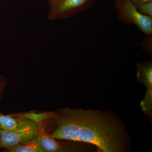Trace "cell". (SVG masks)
Instances as JSON below:
<instances>
[{"mask_svg": "<svg viewBox=\"0 0 152 152\" xmlns=\"http://www.w3.org/2000/svg\"><path fill=\"white\" fill-rule=\"evenodd\" d=\"M4 81H2L0 79V88L4 86Z\"/></svg>", "mask_w": 152, "mask_h": 152, "instance_id": "4fadbf2b", "label": "cell"}, {"mask_svg": "<svg viewBox=\"0 0 152 152\" xmlns=\"http://www.w3.org/2000/svg\"><path fill=\"white\" fill-rule=\"evenodd\" d=\"M131 2L135 6L142 4V3L151 1L152 0H130Z\"/></svg>", "mask_w": 152, "mask_h": 152, "instance_id": "8fae6325", "label": "cell"}, {"mask_svg": "<svg viewBox=\"0 0 152 152\" xmlns=\"http://www.w3.org/2000/svg\"><path fill=\"white\" fill-rule=\"evenodd\" d=\"M7 152H44L41 148L38 134L33 138L21 142Z\"/></svg>", "mask_w": 152, "mask_h": 152, "instance_id": "ba28073f", "label": "cell"}, {"mask_svg": "<svg viewBox=\"0 0 152 152\" xmlns=\"http://www.w3.org/2000/svg\"><path fill=\"white\" fill-rule=\"evenodd\" d=\"M35 123L24 118H15L12 115H5L0 112V129L10 132L25 130Z\"/></svg>", "mask_w": 152, "mask_h": 152, "instance_id": "5b68a950", "label": "cell"}, {"mask_svg": "<svg viewBox=\"0 0 152 152\" xmlns=\"http://www.w3.org/2000/svg\"><path fill=\"white\" fill-rule=\"evenodd\" d=\"M114 7L120 21L135 25L145 34H152V17L140 13L130 0H115Z\"/></svg>", "mask_w": 152, "mask_h": 152, "instance_id": "7a4b0ae2", "label": "cell"}, {"mask_svg": "<svg viewBox=\"0 0 152 152\" xmlns=\"http://www.w3.org/2000/svg\"><path fill=\"white\" fill-rule=\"evenodd\" d=\"M38 135L40 145L44 152H60L66 151L61 143L46 133L42 128L39 127Z\"/></svg>", "mask_w": 152, "mask_h": 152, "instance_id": "52a82bcc", "label": "cell"}, {"mask_svg": "<svg viewBox=\"0 0 152 152\" xmlns=\"http://www.w3.org/2000/svg\"><path fill=\"white\" fill-rule=\"evenodd\" d=\"M56 128L50 136L56 140L94 145L100 152L124 151V129L119 120L107 112L66 108L55 113Z\"/></svg>", "mask_w": 152, "mask_h": 152, "instance_id": "6da1fadb", "label": "cell"}, {"mask_svg": "<svg viewBox=\"0 0 152 152\" xmlns=\"http://www.w3.org/2000/svg\"><path fill=\"white\" fill-rule=\"evenodd\" d=\"M135 7L138 11L142 15L152 17V1L142 3Z\"/></svg>", "mask_w": 152, "mask_h": 152, "instance_id": "9c48e42d", "label": "cell"}, {"mask_svg": "<svg viewBox=\"0 0 152 152\" xmlns=\"http://www.w3.org/2000/svg\"><path fill=\"white\" fill-rule=\"evenodd\" d=\"M39 127L37 124L19 132H10L0 129V149L6 151L12 148L21 142L33 138L37 134Z\"/></svg>", "mask_w": 152, "mask_h": 152, "instance_id": "277c9868", "label": "cell"}, {"mask_svg": "<svg viewBox=\"0 0 152 152\" xmlns=\"http://www.w3.org/2000/svg\"><path fill=\"white\" fill-rule=\"evenodd\" d=\"M53 0H48V1L49 2H50L52 1H53Z\"/></svg>", "mask_w": 152, "mask_h": 152, "instance_id": "5bb4252c", "label": "cell"}, {"mask_svg": "<svg viewBox=\"0 0 152 152\" xmlns=\"http://www.w3.org/2000/svg\"><path fill=\"white\" fill-rule=\"evenodd\" d=\"M137 77L138 81L144 84L147 88L144 100L146 102H152V61H149L137 64Z\"/></svg>", "mask_w": 152, "mask_h": 152, "instance_id": "8992f818", "label": "cell"}, {"mask_svg": "<svg viewBox=\"0 0 152 152\" xmlns=\"http://www.w3.org/2000/svg\"><path fill=\"white\" fill-rule=\"evenodd\" d=\"M152 34L146 35L143 41L141 43L142 49L145 52L152 55Z\"/></svg>", "mask_w": 152, "mask_h": 152, "instance_id": "30bf717a", "label": "cell"}, {"mask_svg": "<svg viewBox=\"0 0 152 152\" xmlns=\"http://www.w3.org/2000/svg\"><path fill=\"white\" fill-rule=\"evenodd\" d=\"M96 0H53L49 2L48 18L53 20L57 19L70 18L89 8Z\"/></svg>", "mask_w": 152, "mask_h": 152, "instance_id": "3957f363", "label": "cell"}, {"mask_svg": "<svg viewBox=\"0 0 152 152\" xmlns=\"http://www.w3.org/2000/svg\"><path fill=\"white\" fill-rule=\"evenodd\" d=\"M4 86L1 87L0 88V99H1V97L2 94L3 90H4Z\"/></svg>", "mask_w": 152, "mask_h": 152, "instance_id": "7c38bea8", "label": "cell"}]
</instances>
